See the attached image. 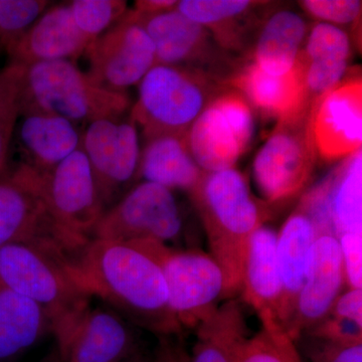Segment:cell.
I'll list each match as a JSON object with an SVG mask.
<instances>
[{
	"instance_id": "obj_1",
	"label": "cell",
	"mask_w": 362,
	"mask_h": 362,
	"mask_svg": "<svg viewBox=\"0 0 362 362\" xmlns=\"http://www.w3.org/2000/svg\"><path fill=\"white\" fill-rule=\"evenodd\" d=\"M71 275L90 298L158 337H180L156 259L132 243L92 240L70 262Z\"/></svg>"
},
{
	"instance_id": "obj_2",
	"label": "cell",
	"mask_w": 362,
	"mask_h": 362,
	"mask_svg": "<svg viewBox=\"0 0 362 362\" xmlns=\"http://www.w3.org/2000/svg\"><path fill=\"white\" fill-rule=\"evenodd\" d=\"M189 195L206 230L209 255L225 276L223 299H233L242 289L250 240L270 218V204L254 197L235 168L206 173Z\"/></svg>"
},
{
	"instance_id": "obj_3",
	"label": "cell",
	"mask_w": 362,
	"mask_h": 362,
	"mask_svg": "<svg viewBox=\"0 0 362 362\" xmlns=\"http://www.w3.org/2000/svg\"><path fill=\"white\" fill-rule=\"evenodd\" d=\"M70 262L33 245L0 249V285L39 305L51 319L58 344L90 303L89 295L71 275Z\"/></svg>"
},
{
	"instance_id": "obj_4",
	"label": "cell",
	"mask_w": 362,
	"mask_h": 362,
	"mask_svg": "<svg viewBox=\"0 0 362 362\" xmlns=\"http://www.w3.org/2000/svg\"><path fill=\"white\" fill-rule=\"evenodd\" d=\"M20 66L21 114H49L78 124L122 116L129 107L125 93L103 89L71 61Z\"/></svg>"
},
{
	"instance_id": "obj_5",
	"label": "cell",
	"mask_w": 362,
	"mask_h": 362,
	"mask_svg": "<svg viewBox=\"0 0 362 362\" xmlns=\"http://www.w3.org/2000/svg\"><path fill=\"white\" fill-rule=\"evenodd\" d=\"M226 85L192 69L156 65L139 83L131 120L148 140L185 136Z\"/></svg>"
},
{
	"instance_id": "obj_6",
	"label": "cell",
	"mask_w": 362,
	"mask_h": 362,
	"mask_svg": "<svg viewBox=\"0 0 362 362\" xmlns=\"http://www.w3.org/2000/svg\"><path fill=\"white\" fill-rule=\"evenodd\" d=\"M6 175L16 176L30 185L59 228L82 242L92 240L93 232L106 209L82 147L47 173L18 168Z\"/></svg>"
},
{
	"instance_id": "obj_7",
	"label": "cell",
	"mask_w": 362,
	"mask_h": 362,
	"mask_svg": "<svg viewBox=\"0 0 362 362\" xmlns=\"http://www.w3.org/2000/svg\"><path fill=\"white\" fill-rule=\"evenodd\" d=\"M314 108L301 104L279 119L255 158L252 176L268 204L291 199L310 180L317 160L311 131Z\"/></svg>"
},
{
	"instance_id": "obj_8",
	"label": "cell",
	"mask_w": 362,
	"mask_h": 362,
	"mask_svg": "<svg viewBox=\"0 0 362 362\" xmlns=\"http://www.w3.org/2000/svg\"><path fill=\"white\" fill-rule=\"evenodd\" d=\"M160 267L169 306L180 327L197 329L223 299L225 276L211 255L175 249L153 240L134 242Z\"/></svg>"
},
{
	"instance_id": "obj_9",
	"label": "cell",
	"mask_w": 362,
	"mask_h": 362,
	"mask_svg": "<svg viewBox=\"0 0 362 362\" xmlns=\"http://www.w3.org/2000/svg\"><path fill=\"white\" fill-rule=\"evenodd\" d=\"M182 226V216L173 190L143 181L105 211L92 240H153L171 247L170 244L180 240Z\"/></svg>"
},
{
	"instance_id": "obj_10",
	"label": "cell",
	"mask_w": 362,
	"mask_h": 362,
	"mask_svg": "<svg viewBox=\"0 0 362 362\" xmlns=\"http://www.w3.org/2000/svg\"><path fill=\"white\" fill-rule=\"evenodd\" d=\"M252 107L237 90L223 89L190 126L185 140L204 173L235 168L254 137Z\"/></svg>"
},
{
	"instance_id": "obj_11",
	"label": "cell",
	"mask_w": 362,
	"mask_h": 362,
	"mask_svg": "<svg viewBox=\"0 0 362 362\" xmlns=\"http://www.w3.org/2000/svg\"><path fill=\"white\" fill-rule=\"evenodd\" d=\"M131 13L153 42L156 65L202 71L223 85L237 71L228 52L216 44L211 33L176 9L152 16L135 11Z\"/></svg>"
},
{
	"instance_id": "obj_12",
	"label": "cell",
	"mask_w": 362,
	"mask_h": 362,
	"mask_svg": "<svg viewBox=\"0 0 362 362\" xmlns=\"http://www.w3.org/2000/svg\"><path fill=\"white\" fill-rule=\"evenodd\" d=\"M84 150L105 209L113 206L138 180L139 139L132 120L99 119L82 133Z\"/></svg>"
},
{
	"instance_id": "obj_13",
	"label": "cell",
	"mask_w": 362,
	"mask_h": 362,
	"mask_svg": "<svg viewBox=\"0 0 362 362\" xmlns=\"http://www.w3.org/2000/svg\"><path fill=\"white\" fill-rule=\"evenodd\" d=\"M85 54L89 63L86 75L99 87L117 93L141 82L156 66L153 42L131 11L93 40Z\"/></svg>"
},
{
	"instance_id": "obj_14",
	"label": "cell",
	"mask_w": 362,
	"mask_h": 362,
	"mask_svg": "<svg viewBox=\"0 0 362 362\" xmlns=\"http://www.w3.org/2000/svg\"><path fill=\"white\" fill-rule=\"evenodd\" d=\"M26 244L73 259L88 244L57 225L44 202L16 176H0V249Z\"/></svg>"
},
{
	"instance_id": "obj_15",
	"label": "cell",
	"mask_w": 362,
	"mask_h": 362,
	"mask_svg": "<svg viewBox=\"0 0 362 362\" xmlns=\"http://www.w3.org/2000/svg\"><path fill=\"white\" fill-rule=\"evenodd\" d=\"M311 131L317 157L324 161L344 159L361 150V78L340 83L319 100L312 113Z\"/></svg>"
},
{
	"instance_id": "obj_16",
	"label": "cell",
	"mask_w": 362,
	"mask_h": 362,
	"mask_svg": "<svg viewBox=\"0 0 362 362\" xmlns=\"http://www.w3.org/2000/svg\"><path fill=\"white\" fill-rule=\"evenodd\" d=\"M81 143L82 133L66 119L49 114H21L11 137L4 175L18 168L47 173L68 158Z\"/></svg>"
},
{
	"instance_id": "obj_17",
	"label": "cell",
	"mask_w": 362,
	"mask_h": 362,
	"mask_svg": "<svg viewBox=\"0 0 362 362\" xmlns=\"http://www.w3.org/2000/svg\"><path fill=\"white\" fill-rule=\"evenodd\" d=\"M345 285L346 274L339 242L333 233H319L294 317L286 331L293 341L329 313Z\"/></svg>"
},
{
	"instance_id": "obj_18",
	"label": "cell",
	"mask_w": 362,
	"mask_h": 362,
	"mask_svg": "<svg viewBox=\"0 0 362 362\" xmlns=\"http://www.w3.org/2000/svg\"><path fill=\"white\" fill-rule=\"evenodd\" d=\"M63 362H128L140 354L130 323L110 308H89L58 344Z\"/></svg>"
},
{
	"instance_id": "obj_19",
	"label": "cell",
	"mask_w": 362,
	"mask_h": 362,
	"mask_svg": "<svg viewBox=\"0 0 362 362\" xmlns=\"http://www.w3.org/2000/svg\"><path fill=\"white\" fill-rule=\"evenodd\" d=\"M90 40L78 30L70 6L58 4L35 21L8 54L9 63L28 66L42 62L76 59Z\"/></svg>"
},
{
	"instance_id": "obj_20",
	"label": "cell",
	"mask_w": 362,
	"mask_h": 362,
	"mask_svg": "<svg viewBox=\"0 0 362 362\" xmlns=\"http://www.w3.org/2000/svg\"><path fill=\"white\" fill-rule=\"evenodd\" d=\"M316 237V226L300 204L277 233L276 255L282 288L279 322L285 332L296 310Z\"/></svg>"
},
{
	"instance_id": "obj_21",
	"label": "cell",
	"mask_w": 362,
	"mask_h": 362,
	"mask_svg": "<svg viewBox=\"0 0 362 362\" xmlns=\"http://www.w3.org/2000/svg\"><path fill=\"white\" fill-rule=\"evenodd\" d=\"M276 246L277 232L270 226H259L252 233L240 289L245 302L258 314L262 327L272 330L283 329L279 322L282 288Z\"/></svg>"
},
{
	"instance_id": "obj_22",
	"label": "cell",
	"mask_w": 362,
	"mask_h": 362,
	"mask_svg": "<svg viewBox=\"0 0 362 362\" xmlns=\"http://www.w3.org/2000/svg\"><path fill=\"white\" fill-rule=\"evenodd\" d=\"M269 2L250 0H182L175 9L211 33L226 52H242L259 25Z\"/></svg>"
},
{
	"instance_id": "obj_23",
	"label": "cell",
	"mask_w": 362,
	"mask_h": 362,
	"mask_svg": "<svg viewBox=\"0 0 362 362\" xmlns=\"http://www.w3.org/2000/svg\"><path fill=\"white\" fill-rule=\"evenodd\" d=\"M226 85L239 92L262 115L278 120L302 104L301 74L296 65L286 75L271 76L252 62L238 68Z\"/></svg>"
},
{
	"instance_id": "obj_24",
	"label": "cell",
	"mask_w": 362,
	"mask_h": 362,
	"mask_svg": "<svg viewBox=\"0 0 362 362\" xmlns=\"http://www.w3.org/2000/svg\"><path fill=\"white\" fill-rule=\"evenodd\" d=\"M52 332L39 305L0 285V362H18Z\"/></svg>"
},
{
	"instance_id": "obj_25",
	"label": "cell",
	"mask_w": 362,
	"mask_h": 362,
	"mask_svg": "<svg viewBox=\"0 0 362 362\" xmlns=\"http://www.w3.org/2000/svg\"><path fill=\"white\" fill-rule=\"evenodd\" d=\"M206 175L190 154L185 136H161L148 140L140 156L138 178L168 189L189 194Z\"/></svg>"
},
{
	"instance_id": "obj_26",
	"label": "cell",
	"mask_w": 362,
	"mask_h": 362,
	"mask_svg": "<svg viewBox=\"0 0 362 362\" xmlns=\"http://www.w3.org/2000/svg\"><path fill=\"white\" fill-rule=\"evenodd\" d=\"M307 37V25L299 14L280 11L262 25L256 45L254 63L271 76H283L296 65Z\"/></svg>"
},
{
	"instance_id": "obj_27",
	"label": "cell",
	"mask_w": 362,
	"mask_h": 362,
	"mask_svg": "<svg viewBox=\"0 0 362 362\" xmlns=\"http://www.w3.org/2000/svg\"><path fill=\"white\" fill-rule=\"evenodd\" d=\"M195 340L188 362H235L247 337L246 319L240 304L228 299L195 329Z\"/></svg>"
},
{
	"instance_id": "obj_28",
	"label": "cell",
	"mask_w": 362,
	"mask_h": 362,
	"mask_svg": "<svg viewBox=\"0 0 362 362\" xmlns=\"http://www.w3.org/2000/svg\"><path fill=\"white\" fill-rule=\"evenodd\" d=\"M329 214L335 237L361 233V150L342 159L329 175Z\"/></svg>"
},
{
	"instance_id": "obj_29",
	"label": "cell",
	"mask_w": 362,
	"mask_h": 362,
	"mask_svg": "<svg viewBox=\"0 0 362 362\" xmlns=\"http://www.w3.org/2000/svg\"><path fill=\"white\" fill-rule=\"evenodd\" d=\"M235 362H302L289 335L283 329H262L240 345Z\"/></svg>"
},
{
	"instance_id": "obj_30",
	"label": "cell",
	"mask_w": 362,
	"mask_h": 362,
	"mask_svg": "<svg viewBox=\"0 0 362 362\" xmlns=\"http://www.w3.org/2000/svg\"><path fill=\"white\" fill-rule=\"evenodd\" d=\"M20 66L7 64L0 70V176L6 171L7 154L21 114Z\"/></svg>"
},
{
	"instance_id": "obj_31",
	"label": "cell",
	"mask_w": 362,
	"mask_h": 362,
	"mask_svg": "<svg viewBox=\"0 0 362 362\" xmlns=\"http://www.w3.org/2000/svg\"><path fill=\"white\" fill-rule=\"evenodd\" d=\"M49 6L45 0H0V51L8 54Z\"/></svg>"
},
{
	"instance_id": "obj_32",
	"label": "cell",
	"mask_w": 362,
	"mask_h": 362,
	"mask_svg": "<svg viewBox=\"0 0 362 362\" xmlns=\"http://www.w3.org/2000/svg\"><path fill=\"white\" fill-rule=\"evenodd\" d=\"M74 21L90 42L108 30L127 13L122 0H74L69 4Z\"/></svg>"
},
{
	"instance_id": "obj_33",
	"label": "cell",
	"mask_w": 362,
	"mask_h": 362,
	"mask_svg": "<svg viewBox=\"0 0 362 362\" xmlns=\"http://www.w3.org/2000/svg\"><path fill=\"white\" fill-rule=\"evenodd\" d=\"M349 35L337 25L319 23L307 35L299 57L305 61L349 62Z\"/></svg>"
},
{
	"instance_id": "obj_34",
	"label": "cell",
	"mask_w": 362,
	"mask_h": 362,
	"mask_svg": "<svg viewBox=\"0 0 362 362\" xmlns=\"http://www.w3.org/2000/svg\"><path fill=\"white\" fill-rule=\"evenodd\" d=\"M300 6L321 23L349 25L361 16L362 2L357 0H304Z\"/></svg>"
},
{
	"instance_id": "obj_35",
	"label": "cell",
	"mask_w": 362,
	"mask_h": 362,
	"mask_svg": "<svg viewBox=\"0 0 362 362\" xmlns=\"http://www.w3.org/2000/svg\"><path fill=\"white\" fill-rule=\"evenodd\" d=\"M304 333L318 341L337 344L362 343V326L335 316L326 315Z\"/></svg>"
},
{
	"instance_id": "obj_36",
	"label": "cell",
	"mask_w": 362,
	"mask_h": 362,
	"mask_svg": "<svg viewBox=\"0 0 362 362\" xmlns=\"http://www.w3.org/2000/svg\"><path fill=\"white\" fill-rule=\"evenodd\" d=\"M337 240L344 262L347 287L362 289V233H347Z\"/></svg>"
},
{
	"instance_id": "obj_37",
	"label": "cell",
	"mask_w": 362,
	"mask_h": 362,
	"mask_svg": "<svg viewBox=\"0 0 362 362\" xmlns=\"http://www.w3.org/2000/svg\"><path fill=\"white\" fill-rule=\"evenodd\" d=\"M309 357L310 362H362V343L337 344L319 341Z\"/></svg>"
},
{
	"instance_id": "obj_38",
	"label": "cell",
	"mask_w": 362,
	"mask_h": 362,
	"mask_svg": "<svg viewBox=\"0 0 362 362\" xmlns=\"http://www.w3.org/2000/svg\"><path fill=\"white\" fill-rule=\"evenodd\" d=\"M327 315L347 319L362 326V289L344 290L335 300Z\"/></svg>"
},
{
	"instance_id": "obj_39",
	"label": "cell",
	"mask_w": 362,
	"mask_h": 362,
	"mask_svg": "<svg viewBox=\"0 0 362 362\" xmlns=\"http://www.w3.org/2000/svg\"><path fill=\"white\" fill-rule=\"evenodd\" d=\"M152 362H188V352L180 337H158Z\"/></svg>"
},
{
	"instance_id": "obj_40",
	"label": "cell",
	"mask_w": 362,
	"mask_h": 362,
	"mask_svg": "<svg viewBox=\"0 0 362 362\" xmlns=\"http://www.w3.org/2000/svg\"><path fill=\"white\" fill-rule=\"evenodd\" d=\"M178 1L175 0H139L135 2L136 13L152 16L175 9Z\"/></svg>"
},
{
	"instance_id": "obj_41",
	"label": "cell",
	"mask_w": 362,
	"mask_h": 362,
	"mask_svg": "<svg viewBox=\"0 0 362 362\" xmlns=\"http://www.w3.org/2000/svg\"><path fill=\"white\" fill-rule=\"evenodd\" d=\"M128 362H152V358H149V357L144 356L142 352H140V354H138L137 356L133 357V358Z\"/></svg>"
},
{
	"instance_id": "obj_42",
	"label": "cell",
	"mask_w": 362,
	"mask_h": 362,
	"mask_svg": "<svg viewBox=\"0 0 362 362\" xmlns=\"http://www.w3.org/2000/svg\"><path fill=\"white\" fill-rule=\"evenodd\" d=\"M44 362H63L62 361L61 357L59 356L58 350H56L52 356H49V358H47V361Z\"/></svg>"
},
{
	"instance_id": "obj_43",
	"label": "cell",
	"mask_w": 362,
	"mask_h": 362,
	"mask_svg": "<svg viewBox=\"0 0 362 362\" xmlns=\"http://www.w3.org/2000/svg\"><path fill=\"white\" fill-rule=\"evenodd\" d=\"M0 52H1V51H0Z\"/></svg>"
}]
</instances>
